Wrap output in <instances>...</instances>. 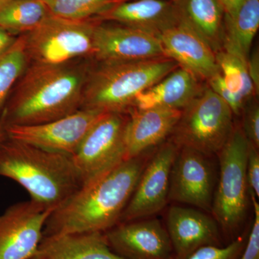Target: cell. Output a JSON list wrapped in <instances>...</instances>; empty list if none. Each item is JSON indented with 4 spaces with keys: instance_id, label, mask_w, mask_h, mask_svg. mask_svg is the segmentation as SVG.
I'll use <instances>...</instances> for the list:
<instances>
[{
    "instance_id": "1",
    "label": "cell",
    "mask_w": 259,
    "mask_h": 259,
    "mask_svg": "<svg viewBox=\"0 0 259 259\" xmlns=\"http://www.w3.org/2000/svg\"><path fill=\"white\" fill-rule=\"evenodd\" d=\"M146 153L123 160L83 185L52 211L42 237L83 232L105 233L118 224L151 157Z\"/></svg>"
},
{
    "instance_id": "2",
    "label": "cell",
    "mask_w": 259,
    "mask_h": 259,
    "mask_svg": "<svg viewBox=\"0 0 259 259\" xmlns=\"http://www.w3.org/2000/svg\"><path fill=\"white\" fill-rule=\"evenodd\" d=\"M92 65L76 60L28 66L3 110L5 125H38L78 111Z\"/></svg>"
},
{
    "instance_id": "3",
    "label": "cell",
    "mask_w": 259,
    "mask_h": 259,
    "mask_svg": "<svg viewBox=\"0 0 259 259\" xmlns=\"http://www.w3.org/2000/svg\"><path fill=\"white\" fill-rule=\"evenodd\" d=\"M0 177L15 181L30 199L54 210L82 187L72 156L10 139L0 141Z\"/></svg>"
},
{
    "instance_id": "4",
    "label": "cell",
    "mask_w": 259,
    "mask_h": 259,
    "mask_svg": "<svg viewBox=\"0 0 259 259\" xmlns=\"http://www.w3.org/2000/svg\"><path fill=\"white\" fill-rule=\"evenodd\" d=\"M178 67L175 61L167 57L97 61L95 66L92 65L89 72L81 108L128 114L139 94Z\"/></svg>"
},
{
    "instance_id": "5",
    "label": "cell",
    "mask_w": 259,
    "mask_h": 259,
    "mask_svg": "<svg viewBox=\"0 0 259 259\" xmlns=\"http://www.w3.org/2000/svg\"><path fill=\"white\" fill-rule=\"evenodd\" d=\"M249 142L241 127L234 126L231 136L218 152L220 178L213 195L212 212L221 233L236 239L248 205L246 176Z\"/></svg>"
},
{
    "instance_id": "6",
    "label": "cell",
    "mask_w": 259,
    "mask_h": 259,
    "mask_svg": "<svg viewBox=\"0 0 259 259\" xmlns=\"http://www.w3.org/2000/svg\"><path fill=\"white\" fill-rule=\"evenodd\" d=\"M233 114L230 107L209 87L202 89L182 110L171 140L209 156L218 154L231 136Z\"/></svg>"
},
{
    "instance_id": "7",
    "label": "cell",
    "mask_w": 259,
    "mask_h": 259,
    "mask_svg": "<svg viewBox=\"0 0 259 259\" xmlns=\"http://www.w3.org/2000/svg\"><path fill=\"white\" fill-rule=\"evenodd\" d=\"M100 20H71L54 15L24 34L29 62L61 65L93 58L94 30Z\"/></svg>"
},
{
    "instance_id": "8",
    "label": "cell",
    "mask_w": 259,
    "mask_h": 259,
    "mask_svg": "<svg viewBox=\"0 0 259 259\" xmlns=\"http://www.w3.org/2000/svg\"><path fill=\"white\" fill-rule=\"evenodd\" d=\"M128 114L107 112L89 131L72 156L82 186L125 160Z\"/></svg>"
},
{
    "instance_id": "9",
    "label": "cell",
    "mask_w": 259,
    "mask_h": 259,
    "mask_svg": "<svg viewBox=\"0 0 259 259\" xmlns=\"http://www.w3.org/2000/svg\"><path fill=\"white\" fill-rule=\"evenodd\" d=\"M107 112L81 108L58 120L33 125H5L10 139L73 156L92 127Z\"/></svg>"
},
{
    "instance_id": "10",
    "label": "cell",
    "mask_w": 259,
    "mask_h": 259,
    "mask_svg": "<svg viewBox=\"0 0 259 259\" xmlns=\"http://www.w3.org/2000/svg\"><path fill=\"white\" fill-rule=\"evenodd\" d=\"M178 149V146L169 140L150 157L120 223L150 217L166 205L172 164Z\"/></svg>"
},
{
    "instance_id": "11",
    "label": "cell",
    "mask_w": 259,
    "mask_h": 259,
    "mask_svg": "<svg viewBox=\"0 0 259 259\" xmlns=\"http://www.w3.org/2000/svg\"><path fill=\"white\" fill-rule=\"evenodd\" d=\"M52 211L30 199L0 214V259H31Z\"/></svg>"
},
{
    "instance_id": "12",
    "label": "cell",
    "mask_w": 259,
    "mask_h": 259,
    "mask_svg": "<svg viewBox=\"0 0 259 259\" xmlns=\"http://www.w3.org/2000/svg\"><path fill=\"white\" fill-rule=\"evenodd\" d=\"M207 157L192 148H179L171 167L168 201L211 212L214 177Z\"/></svg>"
},
{
    "instance_id": "13",
    "label": "cell",
    "mask_w": 259,
    "mask_h": 259,
    "mask_svg": "<svg viewBox=\"0 0 259 259\" xmlns=\"http://www.w3.org/2000/svg\"><path fill=\"white\" fill-rule=\"evenodd\" d=\"M109 247L125 259H175L166 228L156 218L119 223L104 233Z\"/></svg>"
},
{
    "instance_id": "14",
    "label": "cell",
    "mask_w": 259,
    "mask_h": 259,
    "mask_svg": "<svg viewBox=\"0 0 259 259\" xmlns=\"http://www.w3.org/2000/svg\"><path fill=\"white\" fill-rule=\"evenodd\" d=\"M166 57L159 38L153 34L100 21L94 30L93 59L97 61L146 60Z\"/></svg>"
},
{
    "instance_id": "15",
    "label": "cell",
    "mask_w": 259,
    "mask_h": 259,
    "mask_svg": "<svg viewBox=\"0 0 259 259\" xmlns=\"http://www.w3.org/2000/svg\"><path fill=\"white\" fill-rule=\"evenodd\" d=\"M166 228L175 259H186L207 245L223 246L222 233L215 220L198 209L172 206L167 213Z\"/></svg>"
},
{
    "instance_id": "16",
    "label": "cell",
    "mask_w": 259,
    "mask_h": 259,
    "mask_svg": "<svg viewBox=\"0 0 259 259\" xmlns=\"http://www.w3.org/2000/svg\"><path fill=\"white\" fill-rule=\"evenodd\" d=\"M163 54L199 80H208L220 74L216 54L185 24L180 23L158 36Z\"/></svg>"
},
{
    "instance_id": "17",
    "label": "cell",
    "mask_w": 259,
    "mask_h": 259,
    "mask_svg": "<svg viewBox=\"0 0 259 259\" xmlns=\"http://www.w3.org/2000/svg\"><path fill=\"white\" fill-rule=\"evenodd\" d=\"M114 22L158 36L180 23L176 2L171 0H126L96 18Z\"/></svg>"
},
{
    "instance_id": "18",
    "label": "cell",
    "mask_w": 259,
    "mask_h": 259,
    "mask_svg": "<svg viewBox=\"0 0 259 259\" xmlns=\"http://www.w3.org/2000/svg\"><path fill=\"white\" fill-rule=\"evenodd\" d=\"M182 110L166 107L132 108L125 131V159L139 156L161 144L173 132Z\"/></svg>"
},
{
    "instance_id": "19",
    "label": "cell",
    "mask_w": 259,
    "mask_h": 259,
    "mask_svg": "<svg viewBox=\"0 0 259 259\" xmlns=\"http://www.w3.org/2000/svg\"><path fill=\"white\" fill-rule=\"evenodd\" d=\"M31 259H125L112 251L102 232L42 237Z\"/></svg>"
},
{
    "instance_id": "20",
    "label": "cell",
    "mask_w": 259,
    "mask_h": 259,
    "mask_svg": "<svg viewBox=\"0 0 259 259\" xmlns=\"http://www.w3.org/2000/svg\"><path fill=\"white\" fill-rule=\"evenodd\" d=\"M202 89L197 76L180 66L158 82L139 94L135 100L134 107H166L182 110Z\"/></svg>"
},
{
    "instance_id": "21",
    "label": "cell",
    "mask_w": 259,
    "mask_h": 259,
    "mask_svg": "<svg viewBox=\"0 0 259 259\" xmlns=\"http://www.w3.org/2000/svg\"><path fill=\"white\" fill-rule=\"evenodd\" d=\"M181 23L199 35L215 54L223 50L224 12L218 0H175Z\"/></svg>"
},
{
    "instance_id": "22",
    "label": "cell",
    "mask_w": 259,
    "mask_h": 259,
    "mask_svg": "<svg viewBox=\"0 0 259 259\" xmlns=\"http://www.w3.org/2000/svg\"><path fill=\"white\" fill-rule=\"evenodd\" d=\"M258 28L259 0H245L233 14L224 15L223 50L248 61Z\"/></svg>"
},
{
    "instance_id": "23",
    "label": "cell",
    "mask_w": 259,
    "mask_h": 259,
    "mask_svg": "<svg viewBox=\"0 0 259 259\" xmlns=\"http://www.w3.org/2000/svg\"><path fill=\"white\" fill-rule=\"evenodd\" d=\"M51 15L42 0H8L0 8V27L13 35H24Z\"/></svg>"
},
{
    "instance_id": "24",
    "label": "cell",
    "mask_w": 259,
    "mask_h": 259,
    "mask_svg": "<svg viewBox=\"0 0 259 259\" xmlns=\"http://www.w3.org/2000/svg\"><path fill=\"white\" fill-rule=\"evenodd\" d=\"M216 59L227 89L248 104L255 90L248 74L247 61L223 50L216 54Z\"/></svg>"
},
{
    "instance_id": "25",
    "label": "cell",
    "mask_w": 259,
    "mask_h": 259,
    "mask_svg": "<svg viewBox=\"0 0 259 259\" xmlns=\"http://www.w3.org/2000/svg\"><path fill=\"white\" fill-rule=\"evenodd\" d=\"M23 35L13 47L0 56V117L8 102V97L29 66Z\"/></svg>"
},
{
    "instance_id": "26",
    "label": "cell",
    "mask_w": 259,
    "mask_h": 259,
    "mask_svg": "<svg viewBox=\"0 0 259 259\" xmlns=\"http://www.w3.org/2000/svg\"><path fill=\"white\" fill-rule=\"evenodd\" d=\"M52 15L71 20L96 18L126 0H42Z\"/></svg>"
},
{
    "instance_id": "27",
    "label": "cell",
    "mask_w": 259,
    "mask_h": 259,
    "mask_svg": "<svg viewBox=\"0 0 259 259\" xmlns=\"http://www.w3.org/2000/svg\"><path fill=\"white\" fill-rule=\"evenodd\" d=\"M248 233H243L223 246L202 247L186 259H239L244 250Z\"/></svg>"
},
{
    "instance_id": "28",
    "label": "cell",
    "mask_w": 259,
    "mask_h": 259,
    "mask_svg": "<svg viewBox=\"0 0 259 259\" xmlns=\"http://www.w3.org/2000/svg\"><path fill=\"white\" fill-rule=\"evenodd\" d=\"M243 125L241 129L250 144L259 147V107L258 102H250L242 112Z\"/></svg>"
},
{
    "instance_id": "29",
    "label": "cell",
    "mask_w": 259,
    "mask_h": 259,
    "mask_svg": "<svg viewBox=\"0 0 259 259\" xmlns=\"http://www.w3.org/2000/svg\"><path fill=\"white\" fill-rule=\"evenodd\" d=\"M250 194L254 218L251 229L248 233L244 250L239 259H259V204L255 194L251 192Z\"/></svg>"
},
{
    "instance_id": "30",
    "label": "cell",
    "mask_w": 259,
    "mask_h": 259,
    "mask_svg": "<svg viewBox=\"0 0 259 259\" xmlns=\"http://www.w3.org/2000/svg\"><path fill=\"white\" fill-rule=\"evenodd\" d=\"M246 176L249 192L259 197V153L258 149L249 143L247 158Z\"/></svg>"
},
{
    "instance_id": "31",
    "label": "cell",
    "mask_w": 259,
    "mask_h": 259,
    "mask_svg": "<svg viewBox=\"0 0 259 259\" xmlns=\"http://www.w3.org/2000/svg\"><path fill=\"white\" fill-rule=\"evenodd\" d=\"M247 69H248V74L253 88H254L255 93L258 94L259 92V54L258 51H254L250 54L247 61Z\"/></svg>"
},
{
    "instance_id": "32",
    "label": "cell",
    "mask_w": 259,
    "mask_h": 259,
    "mask_svg": "<svg viewBox=\"0 0 259 259\" xmlns=\"http://www.w3.org/2000/svg\"><path fill=\"white\" fill-rule=\"evenodd\" d=\"M17 40L18 37H15V35L0 27V56L8 52Z\"/></svg>"
},
{
    "instance_id": "33",
    "label": "cell",
    "mask_w": 259,
    "mask_h": 259,
    "mask_svg": "<svg viewBox=\"0 0 259 259\" xmlns=\"http://www.w3.org/2000/svg\"><path fill=\"white\" fill-rule=\"evenodd\" d=\"M245 0H218L225 15L233 14L243 4Z\"/></svg>"
},
{
    "instance_id": "34",
    "label": "cell",
    "mask_w": 259,
    "mask_h": 259,
    "mask_svg": "<svg viewBox=\"0 0 259 259\" xmlns=\"http://www.w3.org/2000/svg\"><path fill=\"white\" fill-rule=\"evenodd\" d=\"M5 135V123L4 120V116L2 113L1 117H0V141L3 139Z\"/></svg>"
},
{
    "instance_id": "35",
    "label": "cell",
    "mask_w": 259,
    "mask_h": 259,
    "mask_svg": "<svg viewBox=\"0 0 259 259\" xmlns=\"http://www.w3.org/2000/svg\"><path fill=\"white\" fill-rule=\"evenodd\" d=\"M7 1H8V0H0V8L5 5V3H6Z\"/></svg>"
},
{
    "instance_id": "36",
    "label": "cell",
    "mask_w": 259,
    "mask_h": 259,
    "mask_svg": "<svg viewBox=\"0 0 259 259\" xmlns=\"http://www.w3.org/2000/svg\"><path fill=\"white\" fill-rule=\"evenodd\" d=\"M171 1H175V0H171Z\"/></svg>"
}]
</instances>
